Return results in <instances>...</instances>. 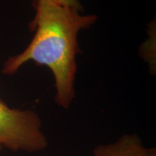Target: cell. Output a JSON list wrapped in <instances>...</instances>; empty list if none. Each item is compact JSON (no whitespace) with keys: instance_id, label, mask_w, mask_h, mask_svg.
Segmentation results:
<instances>
[{"instance_id":"1","label":"cell","mask_w":156,"mask_h":156,"mask_svg":"<svg viewBox=\"0 0 156 156\" xmlns=\"http://www.w3.org/2000/svg\"><path fill=\"white\" fill-rule=\"evenodd\" d=\"M34 7L36 15L30 24V30H36L34 38L23 52L7 58L2 73L13 75L29 61L46 66L55 80L56 103L67 109L75 98L78 34L94 24L97 16L83 15L51 0H34Z\"/></svg>"},{"instance_id":"3","label":"cell","mask_w":156,"mask_h":156,"mask_svg":"<svg viewBox=\"0 0 156 156\" xmlns=\"http://www.w3.org/2000/svg\"><path fill=\"white\" fill-rule=\"evenodd\" d=\"M92 156H156V150L146 147L137 134H128L113 142L98 145Z\"/></svg>"},{"instance_id":"5","label":"cell","mask_w":156,"mask_h":156,"mask_svg":"<svg viewBox=\"0 0 156 156\" xmlns=\"http://www.w3.org/2000/svg\"><path fill=\"white\" fill-rule=\"evenodd\" d=\"M1 147H1V146H0V150H1Z\"/></svg>"},{"instance_id":"2","label":"cell","mask_w":156,"mask_h":156,"mask_svg":"<svg viewBox=\"0 0 156 156\" xmlns=\"http://www.w3.org/2000/svg\"><path fill=\"white\" fill-rule=\"evenodd\" d=\"M48 145L40 116L30 109L12 108L0 99V146L12 151L35 153Z\"/></svg>"},{"instance_id":"4","label":"cell","mask_w":156,"mask_h":156,"mask_svg":"<svg viewBox=\"0 0 156 156\" xmlns=\"http://www.w3.org/2000/svg\"><path fill=\"white\" fill-rule=\"evenodd\" d=\"M54 2L61 4V5H64L69 7H73L77 9L78 11L83 12V6L80 2L79 0H51Z\"/></svg>"}]
</instances>
